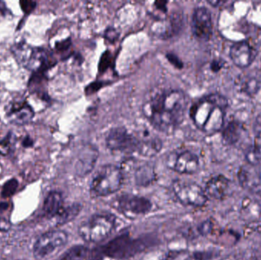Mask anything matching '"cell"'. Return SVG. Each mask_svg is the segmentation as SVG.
Returning <instances> with one entry per match:
<instances>
[{
  "label": "cell",
  "mask_w": 261,
  "mask_h": 260,
  "mask_svg": "<svg viewBox=\"0 0 261 260\" xmlns=\"http://www.w3.org/2000/svg\"><path fill=\"white\" fill-rule=\"evenodd\" d=\"M188 103V97L182 90L156 89L144 102L143 114L155 129L169 134L184 122Z\"/></svg>",
  "instance_id": "1"
},
{
  "label": "cell",
  "mask_w": 261,
  "mask_h": 260,
  "mask_svg": "<svg viewBox=\"0 0 261 260\" xmlns=\"http://www.w3.org/2000/svg\"><path fill=\"white\" fill-rule=\"evenodd\" d=\"M228 100L219 93L201 98L190 108V115L198 129L208 135L219 132L224 127Z\"/></svg>",
  "instance_id": "2"
},
{
  "label": "cell",
  "mask_w": 261,
  "mask_h": 260,
  "mask_svg": "<svg viewBox=\"0 0 261 260\" xmlns=\"http://www.w3.org/2000/svg\"><path fill=\"white\" fill-rule=\"evenodd\" d=\"M116 224L114 215L109 213L96 214L79 226L78 235L87 243L102 242L112 235Z\"/></svg>",
  "instance_id": "3"
},
{
  "label": "cell",
  "mask_w": 261,
  "mask_h": 260,
  "mask_svg": "<svg viewBox=\"0 0 261 260\" xmlns=\"http://www.w3.org/2000/svg\"><path fill=\"white\" fill-rule=\"evenodd\" d=\"M125 180L121 167L104 165L98 169L90 183L91 193L96 197H107L120 190Z\"/></svg>",
  "instance_id": "4"
},
{
  "label": "cell",
  "mask_w": 261,
  "mask_h": 260,
  "mask_svg": "<svg viewBox=\"0 0 261 260\" xmlns=\"http://www.w3.org/2000/svg\"><path fill=\"white\" fill-rule=\"evenodd\" d=\"M144 249L142 241L133 239L127 234H123L102 246L99 250L103 256L114 259H124L132 257Z\"/></svg>",
  "instance_id": "5"
},
{
  "label": "cell",
  "mask_w": 261,
  "mask_h": 260,
  "mask_svg": "<svg viewBox=\"0 0 261 260\" xmlns=\"http://www.w3.org/2000/svg\"><path fill=\"white\" fill-rule=\"evenodd\" d=\"M68 239V234L58 229L42 234L34 244V257L38 260L50 257L67 244Z\"/></svg>",
  "instance_id": "6"
},
{
  "label": "cell",
  "mask_w": 261,
  "mask_h": 260,
  "mask_svg": "<svg viewBox=\"0 0 261 260\" xmlns=\"http://www.w3.org/2000/svg\"><path fill=\"white\" fill-rule=\"evenodd\" d=\"M173 193L181 204L192 207H203L208 201L204 189L191 182L175 180L172 185Z\"/></svg>",
  "instance_id": "7"
},
{
  "label": "cell",
  "mask_w": 261,
  "mask_h": 260,
  "mask_svg": "<svg viewBox=\"0 0 261 260\" xmlns=\"http://www.w3.org/2000/svg\"><path fill=\"white\" fill-rule=\"evenodd\" d=\"M113 207L126 217H139L151 211L153 204L148 198L133 194H122L115 200Z\"/></svg>",
  "instance_id": "8"
},
{
  "label": "cell",
  "mask_w": 261,
  "mask_h": 260,
  "mask_svg": "<svg viewBox=\"0 0 261 260\" xmlns=\"http://www.w3.org/2000/svg\"><path fill=\"white\" fill-rule=\"evenodd\" d=\"M169 169L179 174H196L200 167L199 157L190 151H173L167 158Z\"/></svg>",
  "instance_id": "9"
},
{
  "label": "cell",
  "mask_w": 261,
  "mask_h": 260,
  "mask_svg": "<svg viewBox=\"0 0 261 260\" xmlns=\"http://www.w3.org/2000/svg\"><path fill=\"white\" fill-rule=\"evenodd\" d=\"M107 147L113 152H136L137 142L134 133L125 128H114L109 131L106 139Z\"/></svg>",
  "instance_id": "10"
},
{
  "label": "cell",
  "mask_w": 261,
  "mask_h": 260,
  "mask_svg": "<svg viewBox=\"0 0 261 260\" xmlns=\"http://www.w3.org/2000/svg\"><path fill=\"white\" fill-rule=\"evenodd\" d=\"M192 32L197 39L210 41L213 36V22L211 12L207 8L197 7L192 16Z\"/></svg>",
  "instance_id": "11"
},
{
  "label": "cell",
  "mask_w": 261,
  "mask_h": 260,
  "mask_svg": "<svg viewBox=\"0 0 261 260\" xmlns=\"http://www.w3.org/2000/svg\"><path fill=\"white\" fill-rule=\"evenodd\" d=\"M121 169L124 174L132 171L134 183L139 187H147L156 180L154 168L148 163H136L130 160L125 162Z\"/></svg>",
  "instance_id": "12"
},
{
  "label": "cell",
  "mask_w": 261,
  "mask_h": 260,
  "mask_svg": "<svg viewBox=\"0 0 261 260\" xmlns=\"http://www.w3.org/2000/svg\"><path fill=\"white\" fill-rule=\"evenodd\" d=\"M6 109V119L12 125L24 126L35 118V111L26 99L10 102Z\"/></svg>",
  "instance_id": "13"
},
{
  "label": "cell",
  "mask_w": 261,
  "mask_h": 260,
  "mask_svg": "<svg viewBox=\"0 0 261 260\" xmlns=\"http://www.w3.org/2000/svg\"><path fill=\"white\" fill-rule=\"evenodd\" d=\"M136 138V152L144 157H153L159 154L163 143L158 136L147 130H141L134 133Z\"/></svg>",
  "instance_id": "14"
},
{
  "label": "cell",
  "mask_w": 261,
  "mask_h": 260,
  "mask_svg": "<svg viewBox=\"0 0 261 260\" xmlns=\"http://www.w3.org/2000/svg\"><path fill=\"white\" fill-rule=\"evenodd\" d=\"M256 56L257 50L247 41H237L231 45L230 49L231 61L240 68H247L251 66Z\"/></svg>",
  "instance_id": "15"
},
{
  "label": "cell",
  "mask_w": 261,
  "mask_h": 260,
  "mask_svg": "<svg viewBox=\"0 0 261 260\" xmlns=\"http://www.w3.org/2000/svg\"><path fill=\"white\" fill-rule=\"evenodd\" d=\"M230 180L223 175L213 177L207 182L205 191L207 198L214 200H222L225 198L229 188Z\"/></svg>",
  "instance_id": "16"
},
{
  "label": "cell",
  "mask_w": 261,
  "mask_h": 260,
  "mask_svg": "<svg viewBox=\"0 0 261 260\" xmlns=\"http://www.w3.org/2000/svg\"><path fill=\"white\" fill-rule=\"evenodd\" d=\"M103 258L99 249H90L84 245L70 247L60 258V260H101Z\"/></svg>",
  "instance_id": "17"
},
{
  "label": "cell",
  "mask_w": 261,
  "mask_h": 260,
  "mask_svg": "<svg viewBox=\"0 0 261 260\" xmlns=\"http://www.w3.org/2000/svg\"><path fill=\"white\" fill-rule=\"evenodd\" d=\"M62 193L58 191H51L47 194L43 203L42 212L44 216L55 219L64 207Z\"/></svg>",
  "instance_id": "18"
},
{
  "label": "cell",
  "mask_w": 261,
  "mask_h": 260,
  "mask_svg": "<svg viewBox=\"0 0 261 260\" xmlns=\"http://www.w3.org/2000/svg\"><path fill=\"white\" fill-rule=\"evenodd\" d=\"M245 132L243 124L238 121H230L222 131V138L225 143L234 145L239 142Z\"/></svg>",
  "instance_id": "19"
},
{
  "label": "cell",
  "mask_w": 261,
  "mask_h": 260,
  "mask_svg": "<svg viewBox=\"0 0 261 260\" xmlns=\"http://www.w3.org/2000/svg\"><path fill=\"white\" fill-rule=\"evenodd\" d=\"M32 46L28 44L27 41L24 40L15 43L11 47V52L15 57V61L21 67L25 68L28 61L30 57L31 53L32 50Z\"/></svg>",
  "instance_id": "20"
},
{
  "label": "cell",
  "mask_w": 261,
  "mask_h": 260,
  "mask_svg": "<svg viewBox=\"0 0 261 260\" xmlns=\"http://www.w3.org/2000/svg\"><path fill=\"white\" fill-rule=\"evenodd\" d=\"M82 207L80 204H73L71 206H64L59 215L55 218L57 226L64 225L73 221L76 218Z\"/></svg>",
  "instance_id": "21"
},
{
  "label": "cell",
  "mask_w": 261,
  "mask_h": 260,
  "mask_svg": "<svg viewBox=\"0 0 261 260\" xmlns=\"http://www.w3.org/2000/svg\"><path fill=\"white\" fill-rule=\"evenodd\" d=\"M261 87V82L257 78L251 76H245L241 79L240 89L247 96H255Z\"/></svg>",
  "instance_id": "22"
},
{
  "label": "cell",
  "mask_w": 261,
  "mask_h": 260,
  "mask_svg": "<svg viewBox=\"0 0 261 260\" xmlns=\"http://www.w3.org/2000/svg\"><path fill=\"white\" fill-rule=\"evenodd\" d=\"M96 161V152L93 150H92L90 152L88 151V154L86 153L85 154H82L79 159V168H78L79 176L84 177L91 172Z\"/></svg>",
  "instance_id": "23"
},
{
  "label": "cell",
  "mask_w": 261,
  "mask_h": 260,
  "mask_svg": "<svg viewBox=\"0 0 261 260\" xmlns=\"http://www.w3.org/2000/svg\"><path fill=\"white\" fill-rule=\"evenodd\" d=\"M226 67V62L222 58H216L207 63L203 67V73L207 76H213L219 75Z\"/></svg>",
  "instance_id": "24"
},
{
  "label": "cell",
  "mask_w": 261,
  "mask_h": 260,
  "mask_svg": "<svg viewBox=\"0 0 261 260\" xmlns=\"http://www.w3.org/2000/svg\"><path fill=\"white\" fill-rule=\"evenodd\" d=\"M15 137L13 133L9 131L3 139L0 140V156L6 157L11 154L15 147Z\"/></svg>",
  "instance_id": "25"
},
{
  "label": "cell",
  "mask_w": 261,
  "mask_h": 260,
  "mask_svg": "<svg viewBox=\"0 0 261 260\" xmlns=\"http://www.w3.org/2000/svg\"><path fill=\"white\" fill-rule=\"evenodd\" d=\"M18 180L15 178L10 179L7 180L6 183L3 184L1 190V196L3 198H9L10 197L13 196L15 192H17V189L18 188Z\"/></svg>",
  "instance_id": "26"
},
{
  "label": "cell",
  "mask_w": 261,
  "mask_h": 260,
  "mask_svg": "<svg viewBox=\"0 0 261 260\" xmlns=\"http://www.w3.org/2000/svg\"><path fill=\"white\" fill-rule=\"evenodd\" d=\"M247 161L252 165L256 166L258 164L261 160V151L260 148L257 146H252L247 151L245 154Z\"/></svg>",
  "instance_id": "27"
},
{
  "label": "cell",
  "mask_w": 261,
  "mask_h": 260,
  "mask_svg": "<svg viewBox=\"0 0 261 260\" xmlns=\"http://www.w3.org/2000/svg\"><path fill=\"white\" fill-rule=\"evenodd\" d=\"M214 222L213 219L208 218L205 220L203 222L201 223L198 227V232L202 236H208L213 233V229H214Z\"/></svg>",
  "instance_id": "28"
},
{
  "label": "cell",
  "mask_w": 261,
  "mask_h": 260,
  "mask_svg": "<svg viewBox=\"0 0 261 260\" xmlns=\"http://www.w3.org/2000/svg\"><path fill=\"white\" fill-rule=\"evenodd\" d=\"M19 5L21 11L25 15H31L37 7L36 2L31 0H21L19 1Z\"/></svg>",
  "instance_id": "29"
},
{
  "label": "cell",
  "mask_w": 261,
  "mask_h": 260,
  "mask_svg": "<svg viewBox=\"0 0 261 260\" xmlns=\"http://www.w3.org/2000/svg\"><path fill=\"white\" fill-rule=\"evenodd\" d=\"M167 2H156L153 6V12L155 16H158L161 19H164L167 12Z\"/></svg>",
  "instance_id": "30"
},
{
  "label": "cell",
  "mask_w": 261,
  "mask_h": 260,
  "mask_svg": "<svg viewBox=\"0 0 261 260\" xmlns=\"http://www.w3.org/2000/svg\"><path fill=\"white\" fill-rule=\"evenodd\" d=\"M216 256V253L213 251H199L193 253L195 260H212Z\"/></svg>",
  "instance_id": "31"
},
{
  "label": "cell",
  "mask_w": 261,
  "mask_h": 260,
  "mask_svg": "<svg viewBox=\"0 0 261 260\" xmlns=\"http://www.w3.org/2000/svg\"><path fill=\"white\" fill-rule=\"evenodd\" d=\"M12 223L5 218H0V232H8L12 228Z\"/></svg>",
  "instance_id": "32"
},
{
  "label": "cell",
  "mask_w": 261,
  "mask_h": 260,
  "mask_svg": "<svg viewBox=\"0 0 261 260\" xmlns=\"http://www.w3.org/2000/svg\"><path fill=\"white\" fill-rule=\"evenodd\" d=\"M21 146L22 148H25V149H29V148H33L35 145V142H34L33 139L31 137L30 135L27 134L24 136V138L21 140Z\"/></svg>",
  "instance_id": "33"
},
{
  "label": "cell",
  "mask_w": 261,
  "mask_h": 260,
  "mask_svg": "<svg viewBox=\"0 0 261 260\" xmlns=\"http://www.w3.org/2000/svg\"><path fill=\"white\" fill-rule=\"evenodd\" d=\"M254 130L256 135L261 139V115H259L256 119Z\"/></svg>",
  "instance_id": "34"
},
{
  "label": "cell",
  "mask_w": 261,
  "mask_h": 260,
  "mask_svg": "<svg viewBox=\"0 0 261 260\" xmlns=\"http://www.w3.org/2000/svg\"><path fill=\"white\" fill-rule=\"evenodd\" d=\"M0 13H1L2 15H4V16L8 15H11V14H12L11 11L8 9L6 3L3 1H0Z\"/></svg>",
  "instance_id": "35"
},
{
  "label": "cell",
  "mask_w": 261,
  "mask_h": 260,
  "mask_svg": "<svg viewBox=\"0 0 261 260\" xmlns=\"http://www.w3.org/2000/svg\"><path fill=\"white\" fill-rule=\"evenodd\" d=\"M9 205L7 203H0V211H6L9 209Z\"/></svg>",
  "instance_id": "36"
},
{
  "label": "cell",
  "mask_w": 261,
  "mask_h": 260,
  "mask_svg": "<svg viewBox=\"0 0 261 260\" xmlns=\"http://www.w3.org/2000/svg\"><path fill=\"white\" fill-rule=\"evenodd\" d=\"M208 3H210V5H212V6H218V5L221 4V3H222V2H220V1H208Z\"/></svg>",
  "instance_id": "37"
}]
</instances>
